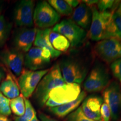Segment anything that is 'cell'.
<instances>
[{
  "instance_id": "cell-1",
  "label": "cell",
  "mask_w": 121,
  "mask_h": 121,
  "mask_svg": "<svg viewBox=\"0 0 121 121\" xmlns=\"http://www.w3.org/2000/svg\"><path fill=\"white\" fill-rule=\"evenodd\" d=\"M65 84L60 71V65H54L42 78L34 91L35 98L39 105H45L49 93L52 89Z\"/></svg>"
},
{
  "instance_id": "cell-2",
  "label": "cell",
  "mask_w": 121,
  "mask_h": 121,
  "mask_svg": "<svg viewBox=\"0 0 121 121\" xmlns=\"http://www.w3.org/2000/svg\"><path fill=\"white\" fill-rule=\"evenodd\" d=\"M81 92L79 84H65L51 91L45 105L51 108L71 102L76 99Z\"/></svg>"
},
{
  "instance_id": "cell-3",
  "label": "cell",
  "mask_w": 121,
  "mask_h": 121,
  "mask_svg": "<svg viewBox=\"0 0 121 121\" xmlns=\"http://www.w3.org/2000/svg\"><path fill=\"white\" fill-rule=\"evenodd\" d=\"M91 11V26L88 34L89 38L95 41L107 39V30L114 13L108 11L100 12L95 6L92 7Z\"/></svg>"
},
{
  "instance_id": "cell-4",
  "label": "cell",
  "mask_w": 121,
  "mask_h": 121,
  "mask_svg": "<svg viewBox=\"0 0 121 121\" xmlns=\"http://www.w3.org/2000/svg\"><path fill=\"white\" fill-rule=\"evenodd\" d=\"M60 19V15L45 1L38 3L34 11L33 22L41 29H49L56 24Z\"/></svg>"
},
{
  "instance_id": "cell-5",
  "label": "cell",
  "mask_w": 121,
  "mask_h": 121,
  "mask_svg": "<svg viewBox=\"0 0 121 121\" xmlns=\"http://www.w3.org/2000/svg\"><path fill=\"white\" fill-rule=\"evenodd\" d=\"M96 55L107 63L121 58V40L109 38L98 42L95 47Z\"/></svg>"
},
{
  "instance_id": "cell-6",
  "label": "cell",
  "mask_w": 121,
  "mask_h": 121,
  "mask_svg": "<svg viewBox=\"0 0 121 121\" xmlns=\"http://www.w3.org/2000/svg\"><path fill=\"white\" fill-rule=\"evenodd\" d=\"M48 71V69L38 71L22 70L18 79V85L24 98L27 99L32 95L40 80Z\"/></svg>"
},
{
  "instance_id": "cell-7",
  "label": "cell",
  "mask_w": 121,
  "mask_h": 121,
  "mask_svg": "<svg viewBox=\"0 0 121 121\" xmlns=\"http://www.w3.org/2000/svg\"><path fill=\"white\" fill-rule=\"evenodd\" d=\"M52 30L66 38L72 47L81 43L86 34L85 30L78 26L71 19L63 20L57 24Z\"/></svg>"
},
{
  "instance_id": "cell-8",
  "label": "cell",
  "mask_w": 121,
  "mask_h": 121,
  "mask_svg": "<svg viewBox=\"0 0 121 121\" xmlns=\"http://www.w3.org/2000/svg\"><path fill=\"white\" fill-rule=\"evenodd\" d=\"M103 96L104 103L109 107L112 118L118 121L121 112V87L119 83L116 81L109 83L104 89Z\"/></svg>"
},
{
  "instance_id": "cell-9",
  "label": "cell",
  "mask_w": 121,
  "mask_h": 121,
  "mask_svg": "<svg viewBox=\"0 0 121 121\" xmlns=\"http://www.w3.org/2000/svg\"><path fill=\"white\" fill-rule=\"evenodd\" d=\"M60 71L66 84H80L86 75V69L78 62L65 60L60 65Z\"/></svg>"
},
{
  "instance_id": "cell-10",
  "label": "cell",
  "mask_w": 121,
  "mask_h": 121,
  "mask_svg": "<svg viewBox=\"0 0 121 121\" xmlns=\"http://www.w3.org/2000/svg\"><path fill=\"white\" fill-rule=\"evenodd\" d=\"M34 1L22 0L16 4L13 12V19L18 26L31 28L33 26Z\"/></svg>"
},
{
  "instance_id": "cell-11",
  "label": "cell",
  "mask_w": 121,
  "mask_h": 121,
  "mask_svg": "<svg viewBox=\"0 0 121 121\" xmlns=\"http://www.w3.org/2000/svg\"><path fill=\"white\" fill-rule=\"evenodd\" d=\"M49 51L38 47L31 48L24 57V65L32 71H38L44 67L51 61Z\"/></svg>"
},
{
  "instance_id": "cell-12",
  "label": "cell",
  "mask_w": 121,
  "mask_h": 121,
  "mask_svg": "<svg viewBox=\"0 0 121 121\" xmlns=\"http://www.w3.org/2000/svg\"><path fill=\"white\" fill-rule=\"evenodd\" d=\"M109 81V75L105 69L100 66H96L86 80L84 84V89L90 93L100 91L108 86Z\"/></svg>"
},
{
  "instance_id": "cell-13",
  "label": "cell",
  "mask_w": 121,
  "mask_h": 121,
  "mask_svg": "<svg viewBox=\"0 0 121 121\" xmlns=\"http://www.w3.org/2000/svg\"><path fill=\"white\" fill-rule=\"evenodd\" d=\"M0 60L16 76L21 75L24 65L22 52L15 48H6L0 53Z\"/></svg>"
},
{
  "instance_id": "cell-14",
  "label": "cell",
  "mask_w": 121,
  "mask_h": 121,
  "mask_svg": "<svg viewBox=\"0 0 121 121\" xmlns=\"http://www.w3.org/2000/svg\"><path fill=\"white\" fill-rule=\"evenodd\" d=\"M38 29L36 28H23L15 35V48L22 52H28L34 43Z\"/></svg>"
},
{
  "instance_id": "cell-15",
  "label": "cell",
  "mask_w": 121,
  "mask_h": 121,
  "mask_svg": "<svg viewBox=\"0 0 121 121\" xmlns=\"http://www.w3.org/2000/svg\"><path fill=\"white\" fill-rule=\"evenodd\" d=\"M103 100L98 96H90L84 100L81 105L84 114L89 118L94 121H101L100 109Z\"/></svg>"
},
{
  "instance_id": "cell-16",
  "label": "cell",
  "mask_w": 121,
  "mask_h": 121,
  "mask_svg": "<svg viewBox=\"0 0 121 121\" xmlns=\"http://www.w3.org/2000/svg\"><path fill=\"white\" fill-rule=\"evenodd\" d=\"M90 9L82 2L73 12L72 20L81 28L87 29L91 22Z\"/></svg>"
},
{
  "instance_id": "cell-17",
  "label": "cell",
  "mask_w": 121,
  "mask_h": 121,
  "mask_svg": "<svg viewBox=\"0 0 121 121\" xmlns=\"http://www.w3.org/2000/svg\"><path fill=\"white\" fill-rule=\"evenodd\" d=\"M85 91L81 92L76 99L67 103L59 105L58 107L49 108L50 111L59 118H64L79 107L86 97Z\"/></svg>"
},
{
  "instance_id": "cell-18",
  "label": "cell",
  "mask_w": 121,
  "mask_h": 121,
  "mask_svg": "<svg viewBox=\"0 0 121 121\" xmlns=\"http://www.w3.org/2000/svg\"><path fill=\"white\" fill-rule=\"evenodd\" d=\"M51 29H38L34 44L35 47L48 50L51 53L52 58H57L61 54V52L54 49L49 39Z\"/></svg>"
},
{
  "instance_id": "cell-19",
  "label": "cell",
  "mask_w": 121,
  "mask_h": 121,
  "mask_svg": "<svg viewBox=\"0 0 121 121\" xmlns=\"http://www.w3.org/2000/svg\"><path fill=\"white\" fill-rule=\"evenodd\" d=\"M0 91L9 99H13L20 95L19 85L13 77L7 74L6 77L0 85Z\"/></svg>"
},
{
  "instance_id": "cell-20",
  "label": "cell",
  "mask_w": 121,
  "mask_h": 121,
  "mask_svg": "<svg viewBox=\"0 0 121 121\" xmlns=\"http://www.w3.org/2000/svg\"><path fill=\"white\" fill-rule=\"evenodd\" d=\"M49 39L54 49L58 52H66L70 47V43L66 38L52 29L49 33Z\"/></svg>"
},
{
  "instance_id": "cell-21",
  "label": "cell",
  "mask_w": 121,
  "mask_h": 121,
  "mask_svg": "<svg viewBox=\"0 0 121 121\" xmlns=\"http://www.w3.org/2000/svg\"><path fill=\"white\" fill-rule=\"evenodd\" d=\"M109 38H116L121 40V15L117 11L113 13L107 31V39Z\"/></svg>"
},
{
  "instance_id": "cell-22",
  "label": "cell",
  "mask_w": 121,
  "mask_h": 121,
  "mask_svg": "<svg viewBox=\"0 0 121 121\" xmlns=\"http://www.w3.org/2000/svg\"><path fill=\"white\" fill-rule=\"evenodd\" d=\"M48 4L53 8L59 15L69 16L71 15L73 9L67 3L63 0H49Z\"/></svg>"
},
{
  "instance_id": "cell-23",
  "label": "cell",
  "mask_w": 121,
  "mask_h": 121,
  "mask_svg": "<svg viewBox=\"0 0 121 121\" xmlns=\"http://www.w3.org/2000/svg\"><path fill=\"white\" fill-rule=\"evenodd\" d=\"M10 107L11 112L16 117H20L24 114L25 111V104L22 95H19L14 99L10 100Z\"/></svg>"
},
{
  "instance_id": "cell-24",
  "label": "cell",
  "mask_w": 121,
  "mask_h": 121,
  "mask_svg": "<svg viewBox=\"0 0 121 121\" xmlns=\"http://www.w3.org/2000/svg\"><path fill=\"white\" fill-rule=\"evenodd\" d=\"M11 29V24L7 22L4 15H0V48L8 39Z\"/></svg>"
},
{
  "instance_id": "cell-25",
  "label": "cell",
  "mask_w": 121,
  "mask_h": 121,
  "mask_svg": "<svg viewBox=\"0 0 121 121\" xmlns=\"http://www.w3.org/2000/svg\"><path fill=\"white\" fill-rule=\"evenodd\" d=\"M25 104V111L24 114L20 117H15V121H31L35 116L36 112L32 104L28 99L24 98Z\"/></svg>"
},
{
  "instance_id": "cell-26",
  "label": "cell",
  "mask_w": 121,
  "mask_h": 121,
  "mask_svg": "<svg viewBox=\"0 0 121 121\" xmlns=\"http://www.w3.org/2000/svg\"><path fill=\"white\" fill-rule=\"evenodd\" d=\"M65 121H97L87 118L83 113L81 107H79L75 111L68 115Z\"/></svg>"
},
{
  "instance_id": "cell-27",
  "label": "cell",
  "mask_w": 121,
  "mask_h": 121,
  "mask_svg": "<svg viewBox=\"0 0 121 121\" xmlns=\"http://www.w3.org/2000/svg\"><path fill=\"white\" fill-rule=\"evenodd\" d=\"M10 103V100L0 91V114L6 117L11 115Z\"/></svg>"
},
{
  "instance_id": "cell-28",
  "label": "cell",
  "mask_w": 121,
  "mask_h": 121,
  "mask_svg": "<svg viewBox=\"0 0 121 121\" xmlns=\"http://www.w3.org/2000/svg\"><path fill=\"white\" fill-rule=\"evenodd\" d=\"M119 1L113 0H101L97 3V9L100 12L108 11V9L116 8Z\"/></svg>"
},
{
  "instance_id": "cell-29",
  "label": "cell",
  "mask_w": 121,
  "mask_h": 121,
  "mask_svg": "<svg viewBox=\"0 0 121 121\" xmlns=\"http://www.w3.org/2000/svg\"><path fill=\"white\" fill-rule=\"evenodd\" d=\"M110 69L114 78L121 82V58L118 59L112 63Z\"/></svg>"
},
{
  "instance_id": "cell-30",
  "label": "cell",
  "mask_w": 121,
  "mask_h": 121,
  "mask_svg": "<svg viewBox=\"0 0 121 121\" xmlns=\"http://www.w3.org/2000/svg\"><path fill=\"white\" fill-rule=\"evenodd\" d=\"M100 115L102 121H110L112 117L110 108L105 103H103L101 107Z\"/></svg>"
},
{
  "instance_id": "cell-31",
  "label": "cell",
  "mask_w": 121,
  "mask_h": 121,
  "mask_svg": "<svg viewBox=\"0 0 121 121\" xmlns=\"http://www.w3.org/2000/svg\"><path fill=\"white\" fill-rule=\"evenodd\" d=\"M39 117L41 121H58L43 113H39Z\"/></svg>"
},
{
  "instance_id": "cell-32",
  "label": "cell",
  "mask_w": 121,
  "mask_h": 121,
  "mask_svg": "<svg viewBox=\"0 0 121 121\" xmlns=\"http://www.w3.org/2000/svg\"><path fill=\"white\" fill-rule=\"evenodd\" d=\"M82 2L84 3L89 8L91 9L93 7L95 6V4H97L98 1H95V0H86V1H82Z\"/></svg>"
},
{
  "instance_id": "cell-33",
  "label": "cell",
  "mask_w": 121,
  "mask_h": 121,
  "mask_svg": "<svg viewBox=\"0 0 121 121\" xmlns=\"http://www.w3.org/2000/svg\"><path fill=\"white\" fill-rule=\"evenodd\" d=\"M66 2L71 7H76L80 4V1H77V0H66Z\"/></svg>"
},
{
  "instance_id": "cell-34",
  "label": "cell",
  "mask_w": 121,
  "mask_h": 121,
  "mask_svg": "<svg viewBox=\"0 0 121 121\" xmlns=\"http://www.w3.org/2000/svg\"><path fill=\"white\" fill-rule=\"evenodd\" d=\"M5 76V70L2 66L0 65V83L2 82L3 78H4Z\"/></svg>"
},
{
  "instance_id": "cell-35",
  "label": "cell",
  "mask_w": 121,
  "mask_h": 121,
  "mask_svg": "<svg viewBox=\"0 0 121 121\" xmlns=\"http://www.w3.org/2000/svg\"><path fill=\"white\" fill-rule=\"evenodd\" d=\"M0 121H11L6 116L0 114Z\"/></svg>"
},
{
  "instance_id": "cell-36",
  "label": "cell",
  "mask_w": 121,
  "mask_h": 121,
  "mask_svg": "<svg viewBox=\"0 0 121 121\" xmlns=\"http://www.w3.org/2000/svg\"><path fill=\"white\" fill-rule=\"evenodd\" d=\"M31 121H39V119H38L37 115H36V116H34V117L33 118V119H32V120H31Z\"/></svg>"
},
{
  "instance_id": "cell-37",
  "label": "cell",
  "mask_w": 121,
  "mask_h": 121,
  "mask_svg": "<svg viewBox=\"0 0 121 121\" xmlns=\"http://www.w3.org/2000/svg\"><path fill=\"white\" fill-rule=\"evenodd\" d=\"M117 11L118 12V13H120V14L121 15V4H119V8H118V10H117Z\"/></svg>"
}]
</instances>
